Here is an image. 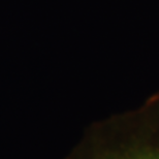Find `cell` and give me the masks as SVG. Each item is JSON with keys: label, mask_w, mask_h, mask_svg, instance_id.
Segmentation results:
<instances>
[{"label": "cell", "mask_w": 159, "mask_h": 159, "mask_svg": "<svg viewBox=\"0 0 159 159\" xmlns=\"http://www.w3.org/2000/svg\"><path fill=\"white\" fill-rule=\"evenodd\" d=\"M74 159H159V92L94 126Z\"/></svg>", "instance_id": "1"}]
</instances>
